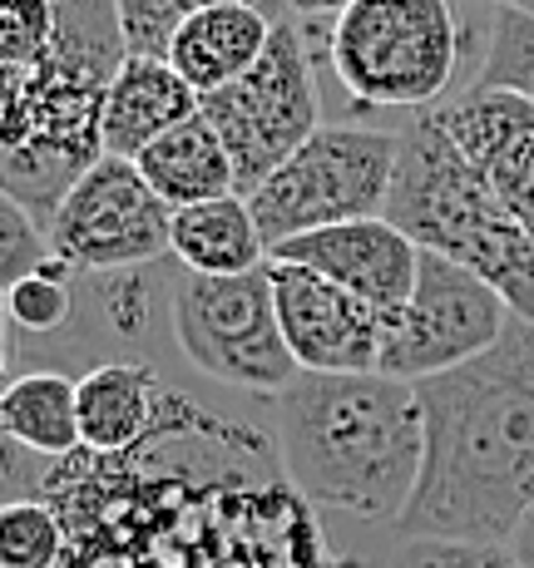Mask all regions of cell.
Listing matches in <instances>:
<instances>
[{"mask_svg": "<svg viewBox=\"0 0 534 568\" xmlns=\"http://www.w3.org/2000/svg\"><path fill=\"white\" fill-rule=\"evenodd\" d=\"M46 262H54V243L50 227L36 213H26L16 199L0 193V272L6 282H20L30 272H40Z\"/></svg>", "mask_w": 534, "mask_h": 568, "instance_id": "cell-26", "label": "cell"}, {"mask_svg": "<svg viewBox=\"0 0 534 568\" xmlns=\"http://www.w3.org/2000/svg\"><path fill=\"white\" fill-rule=\"evenodd\" d=\"M515 322L510 302L475 277L471 267L421 253V277L406 307L386 316V346H381V376L396 381H431L445 371L475 362L505 336Z\"/></svg>", "mask_w": 534, "mask_h": 568, "instance_id": "cell-8", "label": "cell"}, {"mask_svg": "<svg viewBox=\"0 0 534 568\" xmlns=\"http://www.w3.org/2000/svg\"><path fill=\"white\" fill-rule=\"evenodd\" d=\"M70 534L46 499L0 509V568H60Z\"/></svg>", "mask_w": 534, "mask_h": 568, "instance_id": "cell-22", "label": "cell"}, {"mask_svg": "<svg viewBox=\"0 0 534 568\" xmlns=\"http://www.w3.org/2000/svg\"><path fill=\"white\" fill-rule=\"evenodd\" d=\"M159 425L154 371L134 362H104L80 376V450L129 455Z\"/></svg>", "mask_w": 534, "mask_h": 568, "instance_id": "cell-16", "label": "cell"}, {"mask_svg": "<svg viewBox=\"0 0 534 568\" xmlns=\"http://www.w3.org/2000/svg\"><path fill=\"white\" fill-rule=\"evenodd\" d=\"M505 549H510V559H515V568H534V509L515 524V534L505 539Z\"/></svg>", "mask_w": 534, "mask_h": 568, "instance_id": "cell-29", "label": "cell"}, {"mask_svg": "<svg viewBox=\"0 0 534 568\" xmlns=\"http://www.w3.org/2000/svg\"><path fill=\"white\" fill-rule=\"evenodd\" d=\"M381 568H515L505 544L461 539H396Z\"/></svg>", "mask_w": 534, "mask_h": 568, "instance_id": "cell-27", "label": "cell"}, {"mask_svg": "<svg viewBox=\"0 0 534 568\" xmlns=\"http://www.w3.org/2000/svg\"><path fill=\"white\" fill-rule=\"evenodd\" d=\"M465 90H515L534 100V16L510 6L490 16V45Z\"/></svg>", "mask_w": 534, "mask_h": 568, "instance_id": "cell-20", "label": "cell"}, {"mask_svg": "<svg viewBox=\"0 0 534 568\" xmlns=\"http://www.w3.org/2000/svg\"><path fill=\"white\" fill-rule=\"evenodd\" d=\"M401 134L386 217L421 247L485 277L510 312L534 322V237L515 223L485 173L461 154L435 114H411Z\"/></svg>", "mask_w": 534, "mask_h": 568, "instance_id": "cell-3", "label": "cell"}, {"mask_svg": "<svg viewBox=\"0 0 534 568\" xmlns=\"http://www.w3.org/2000/svg\"><path fill=\"white\" fill-rule=\"evenodd\" d=\"M54 50V0H0V64L36 70Z\"/></svg>", "mask_w": 534, "mask_h": 568, "instance_id": "cell-25", "label": "cell"}, {"mask_svg": "<svg viewBox=\"0 0 534 568\" xmlns=\"http://www.w3.org/2000/svg\"><path fill=\"white\" fill-rule=\"evenodd\" d=\"M173 336L193 371L223 386L282 396L302 376L288 336H282L272 272H238V277H189L173 287Z\"/></svg>", "mask_w": 534, "mask_h": 568, "instance_id": "cell-7", "label": "cell"}, {"mask_svg": "<svg viewBox=\"0 0 534 568\" xmlns=\"http://www.w3.org/2000/svg\"><path fill=\"white\" fill-rule=\"evenodd\" d=\"M500 6H510V10H520V16H534V0H500Z\"/></svg>", "mask_w": 534, "mask_h": 568, "instance_id": "cell-32", "label": "cell"}, {"mask_svg": "<svg viewBox=\"0 0 534 568\" xmlns=\"http://www.w3.org/2000/svg\"><path fill=\"white\" fill-rule=\"evenodd\" d=\"M134 163L149 179V189H154L173 213L238 193L233 154H228V144L218 139V129L203 119V109L193 119H183L179 129H169L163 139H154Z\"/></svg>", "mask_w": 534, "mask_h": 568, "instance_id": "cell-17", "label": "cell"}, {"mask_svg": "<svg viewBox=\"0 0 534 568\" xmlns=\"http://www.w3.org/2000/svg\"><path fill=\"white\" fill-rule=\"evenodd\" d=\"M203 109V94L159 54H129L104 94V154L139 159L154 139Z\"/></svg>", "mask_w": 534, "mask_h": 568, "instance_id": "cell-13", "label": "cell"}, {"mask_svg": "<svg viewBox=\"0 0 534 568\" xmlns=\"http://www.w3.org/2000/svg\"><path fill=\"white\" fill-rule=\"evenodd\" d=\"M352 0H288V16L292 20H336Z\"/></svg>", "mask_w": 534, "mask_h": 568, "instance_id": "cell-30", "label": "cell"}, {"mask_svg": "<svg viewBox=\"0 0 534 568\" xmlns=\"http://www.w3.org/2000/svg\"><path fill=\"white\" fill-rule=\"evenodd\" d=\"M54 257L74 272H129L173 257V207L149 189L134 159L104 154L74 183V193L50 223Z\"/></svg>", "mask_w": 534, "mask_h": 568, "instance_id": "cell-9", "label": "cell"}, {"mask_svg": "<svg viewBox=\"0 0 534 568\" xmlns=\"http://www.w3.org/2000/svg\"><path fill=\"white\" fill-rule=\"evenodd\" d=\"M326 64L366 109H441L461 70V20L451 0H352L332 20Z\"/></svg>", "mask_w": 534, "mask_h": 568, "instance_id": "cell-4", "label": "cell"}, {"mask_svg": "<svg viewBox=\"0 0 534 568\" xmlns=\"http://www.w3.org/2000/svg\"><path fill=\"white\" fill-rule=\"evenodd\" d=\"M46 60L70 64L100 84L114 80L129 60L119 0H54V50Z\"/></svg>", "mask_w": 534, "mask_h": 568, "instance_id": "cell-19", "label": "cell"}, {"mask_svg": "<svg viewBox=\"0 0 534 568\" xmlns=\"http://www.w3.org/2000/svg\"><path fill=\"white\" fill-rule=\"evenodd\" d=\"M209 6H218V0H119L129 54H159V60H169L173 36Z\"/></svg>", "mask_w": 534, "mask_h": 568, "instance_id": "cell-23", "label": "cell"}, {"mask_svg": "<svg viewBox=\"0 0 534 568\" xmlns=\"http://www.w3.org/2000/svg\"><path fill=\"white\" fill-rule=\"evenodd\" d=\"M272 262H298V267L322 272L326 282L356 292L386 316L406 307L421 277V247L391 217H356V223H332L318 233L288 237L272 247Z\"/></svg>", "mask_w": 534, "mask_h": 568, "instance_id": "cell-11", "label": "cell"}, {"mask_svg": "<svg viewBox=\"0 0 534 568\" xmlns=\"http://www.w3.org/2000/svg\"><path fill=\"white\" fill-rule=\"evenodd\" d=\"M50 469H54L50 455H36L30 445H20L6 435V445H0V499H6V505L46 499Z\"/></svg>", "mask_w": 534, "mask_h": 568, "instance_id": "cell-28", "label": "cell"}, {"mask_svg": "<svg viewBox=\"0 0 534 568\" xmlns=\"http://www.w3.org/2000/svg\"><path fill=\"white\" fill-rule=\"evenodd\" d=\"M416 390L426 465L396 539L505 544L534 509V322L515 316L485 356Z\"/></svg>", "mask_w": 534, "mask_h": 568, "instance_id": "cell-1", "label": "cell"}, {"mask_svg": "<svg viewBox=\"0 0 534 568\" xmlns=\"http://www.w3.org/2000/svg\"><path fill=\"white\" fill-rule=\"evenodd\" d=\"M169 253L173 262H183V272H199V277H238V272H258L272 262V247L243 193L179 207Z\"/></svg>", "mask_w": 534, "mask_h": 568, "instance_id": "cell-15", "label": "cell"}, {"mask_svg": "<svg viewBox=\"0 0 534 568\" xmlns=\"http://www.w3.org/2000/svg\"><path fill=\"white\" fill-rule=\"evenodd\" d=\"M74 277H80V272H74L70 262L54 257V262H46L40 272H30V277L10 282V292H6L10 326H16V332H30V336L60 332V326L74 316V307H80Z\"/></svg>", "mask_w": 534, "mask_h": 568, "instance_id": "cell-21", "label": "cell"}, {"mask_svg": "<svg viewBox=\"0 0 534 568\" xmlns=\"http://www.w3.org/2000/svg\"><path fill=\"white\" fill-rule=\"evenodd\" d=\"M435 124L485 173L495 199L534 237V100L515 90H461L431 109Z\"/></svg>", "mask_w": 534, "mask_h": 568, "instance_id": "cell-12", "label": "cell"}, {"mask_svg": "<svg viewBox=\"0 0 534 568\" xmlns=\"http://www.w3.org/2000/svg\"><path fill=\"white\" fill-rule=\"evenodd\" d=\"M272 450L318 515L391 524L396 534L426 465V410L416 381L302 371L272 396Z\"/></svg>", "mask_w": 534, "mask_h": 568, "instance_id": "cell-2", "label": "cell"}, {"mask_svg": "<svg viewBox=\"0 0 534 568\" xmlns=\"http://www.w3.org/2000/svg\"><path fill=\"white\" fill-rule=\"evenodd\" d=\"M248 6L263 10L268 20H292V16H288V0H248Z\"/></svg>", "mask_w": 534, "mask_h": 568, "instance_id": "cell-31", "label": "cell"}, {"mask_svg": "<svg viewBox=\"0 0 534 568\" xmlns=\"http://www.w3.org/2000/svg\"><path fill=\"white\" fill-rule=\"evenodd\" d=\"M268 272L282 316V336H288L302 371H322V376L381 371L386 312H376L356 292L336 287L322 272L298 267V262H268Z\"/></svg>", "mask_w": 534, "mask_h": 568, "instance_id": "cell-10", "label": "cell"}, {"mask_svg": "<svg viewBox=\"0 0 534 568\" xmlns=\"http://www.w3.org/2000/svg\"><path fill=\"white\" fill-rule=\"evenodd\" d=\"M401 134L366 124H322L278 173L253 193V217L268 247L356 217H386L396 183Z\"/></svg>", "mask_w": 534, "mask_h": 568, "instance_id": "cell-5", "label": "cell"}, {"mask_svg": "<svg viewBox=\"0 0 534 568\" xmlns=\"http://www.w3.org/2000/svg\"><path fill=\"white\" fill-rule=\"evenodd\" d=\"M94 297L104 307V322L119 336H144L154 326V297L159 282L149 267H129V272H94Z\"/></svg>", "mask_w": 534, "mask_h": 568, "instance_id": "cell-24", "label": "cell"}, {"mask_svg": "<svg viewBox=\"0 0 534 568\" xmlns=\"http://www.w3.org/2000/svg\"><path fill=\"white\" fill-rule=\"evenodd\" d=\"M318 60L298 20H278L263 60L228 90L203 94V119L218 129L238 169V193L253 199L312 134L322 129Z\"/></svg>", "mask_w": 534, "mask_h": 568, "instance_id": "cell-6", "label": "cell"}, {"mask_svg": "<svg viewBox=\"0 0 534 568\" xmlns=\"http://www.w3.org/2000/svg\"><path fill=\"white\" fill-rule=\"evenodd\" d=\"M0 430L50 460L74 455L80 450V381L60 376V371L10 376L6 396H0Z\"/></svg>", "mask_w": 534, "mask_h": 568, "instance_id": "cell-18", "label": "cell"}, {"mask_svg": "<svg viewBox=\"0 0 534 568\" xmlns=\"http://www.w3.org/2000/svg\"><path fill=\"white\" fill-rule=\"evenodd\" d=\"M272 26H278V20H268L263 10H253L248 0H218V6L199 10V16L173 36L169 64L199 94H218L233 80H243V74L263 60Z\"/></svg>", "mask_w": 534, "mask_h": 568, "instance_id": "cell-14", "label": "cell"}]
</instances>
